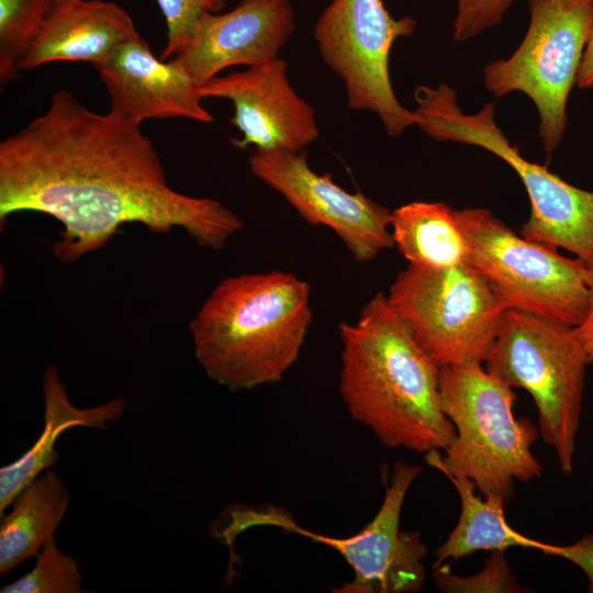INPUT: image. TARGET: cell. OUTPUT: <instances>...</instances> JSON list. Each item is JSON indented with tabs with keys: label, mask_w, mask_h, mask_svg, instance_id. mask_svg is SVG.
Returning <instances> with one entry per match:
<instances>
[{
	"label": "cell",
	"mask_w": 593,
	"mask_h": 593,
	"mask_svg": "<svg viewBox=\"0 0 593 593\" xmlns=\"http://www.w3.org/2000/svg\"><path fill=\"white\" fill-rule=\"evenodd\" d=\"M167 25V43L160 55L171 59L186 44L204 12H220L225 0H156Z\"/></svg>",
	"instance_id": "obj_24"
},
{
	"label": "cell",
	"mask_w": 593,
	"mask_h": 593,
	"mask_svg": "<svg viewBox=\"0 0 593 593\" xmlns=\"http://www.w3.org/2000/svg\"><path fill=\"white\" fill-rule=\"evenodd\" d=\"M138 36L130 13L116 2L55 4L19 68L29 70L53 61H87L97 68Z\"/></svg>",
	"instance_id": "obj_16"
},
{
	"label": "cell",
	"mask_w": 593,
	"mask_h": 593,
	"mask_svg": "<svg viewBox=\"0 0 593 593\" xmlns=\"http://www.w3.org/2000/svg\"><path fill=\"white\" fill-rule=\"evenodd\" d=\"M415 27L411 16L393 18L382 0H332L314 26L323 60L344 81L348 107L374 113L391 137L415 125L389 74L394 42Z\"/></svg>",
	"instance_id": "obj_11"
},
{
	"label": "cell",
	"mask_w": 593,
	"mask_h": 593,
	"mask_svg": "<svg viewBox=\"0 0 593 593\" xmlns=\"http://www.w3.org/2000/svg\"><path fill=\"white\" fill-rule=\"evenodd\" d=\"M439 399L456 437L445 456L426 461L444 474L470 479L484 497L508 503L515 481L539 478L542 467L532 452L539 430L514 415L513 388L486 371L483 362L439 368Z\"/></svg>",
	"instance_id": "obj_4"
},
{
	"label": "cell",
	"mask_w": 593,
	"mask_h": 593,
	"mask_svg": "<svg viewBox=\"0 0 593 593\" xmlns=\"http://www.w3.org/2000/svg\"><path fill=\"white\" fill-rule=\"evenodd\" d=\"M110 97V111L142 124L146 120L188 119L211 123L201 86L172 59L156 57L138 36L120 46L97 67Z\"/></svg>",
	"instance_id": "obj_15"
},
{
	"label": "cell",
	"mask_w": 593,
	"mask_h": 593,
	"mask_svg": "<svg viewBox=\"0 0 593 593\" xmlns=\"http://www.w3.org/2000/svg\"><path fill=\"white\" fill-rule=\"evenodd\" d=\"M588 283L590 289L589 306L583 321L575 326L589 362L593 361V266H588Z\"/></svg>",
	"instance_id": "obj_27"
},
{
	"label": "cell",
	"mask_w": 593,
	"mask_h": 593,
	"mask_svg": "<svg viewBox=\"0 0 593 593\" xmlns=\"http://www.w3.org/2000/svg\"><path fill=\"white\" fill-rule=\"evenodd\" d=\"M71 1H75V0H54V2H55L56 4L68 3V2H71Z\"/></svg>",
	"instance_id": "obj_29"
},
{
	"label": "cell",
	"mask_w": 593,
	"mask_h": 593,
	"mask_svg": "<svg viewBox=\"0 0 593 593\" xmlns=\"http://www.w3.org/2000/svg\"><path fill=\"white\" fill-rule=\"evenodd\" d=\"M254 176L279 192L309 224L332 230L355 260H373L393 247L391 211L362 192H348L329 172L318 175L305 152H257L249 156Z\"/></svg>",
	"instance_id": "obj_12"
},
{
	"label": "cell",
	"mask_w": 593,
	"mask_h": 593,
	"mask_svg": "<svg viewBox=\"0 0 593 593\" xmlns=\"http://www.w3.org/2000/svg\"><path fill=\"white\" fill-rule=\"evenodd\" d=\"M32 570L1 588V593H82V575L76 560L63 552L56 540L48 541L35 556Z\"/></svg>",
	"instance_id": "obj_22"
},
{
	"label": "cell",
	"mask_w": 593,
	"mask_h": 593,
	"mask_svg": "<svg viewBox=\"0 0 593 593\" xmlns=\"http://www.w3.org/2000/svg\"><path fill=\"white\" fill-rule=\"evenodd\" d=\"M542 552L567 559L579 567L589 580V591L593 592V533L572 545L546 544Z\"/></svg>",
	"instance_id": "obj_26"
},
{
	"label": "cell",
	"mask_w": 593,
	"mask_h": 593,
	"mask_svg": "<svg viewBox=\"0 0 593 593\" xmlns=\"http://www.w3.org/2000/svg\"><path fill=\"white\" fill-rule=\"evenodd\" d=\"M393 245L409 265L439 269L466 261L467 246L455 216L444 202L415 201L391 211Z\"/></svg>",
	"instance_id": "obj_20"
},
{
	"label": "cell",
	"mask_w": 593,
	"mask_h": 593,
	"mask_svg": "<svg viewBox=\"0 0 593 593\" xmlns=\"http://www.w3.org/2000/svg\"><path fill=\"white\" fill-rule=\"evenodd\" d=\"M422 468L398 462L385 482L383 502L365 528L346 538L310 532L298 525L284 510L267 506L251 508L232 506L215 526V535L232 547L244 530L256 526H273L322 542L344 557L354 571L351 581L337 593H407L417 592L425 581L424 559L427 548L416 532L400 530V514L410 486Z\"/></svg>",
	"instance_id": "obj_8"
},
{
	"label": "cell",
	"mask_w": 593,
	"mask_h": 593,
	"mask_svg": "<svg viewBox=\"0 0 593 593\" xmlns=\"http://www.w3.org/2000/svg\"><path fill=\"white\" fill-rule=\"evenodd\" d=\"M204 98L230 100L231 123L242 133L233 145L257 152H301L320 135L314 109L292 88L287 63L275 58L201 86Z\"/></svg>",
	"instance_id": "obj_13"
},
{
	"label": "cell",
	"mask_w": 593,
	"mask_h": 593,
	"mask_svg": "<svg viewBox=\"0 0 593 593\" xmlns=\"http://www.w3.org/2000/svg\"><path fill=\"white\" fill-rule=\"evenodd\" d=\"M466 262L491 286L506 309L578 326L590 298L588 266L558 249L517 235L490 210H455Z\"/></svg>",
	"instance_id": "obj_7"
},
{
	"label": "cell",
	"mask_w": 593,
	"mask_h": 593,
	"mask_svg": "<svg viewBox=\"0 0 593 593\" xmlns=\"http://www.w3.org/2000/svg\"><path fill=\"white\" fill-rule=\"evenodd\" d=\"M529 25L507 58L489 61L485 88L494 97L523 92L539 114V137L547 155L562 142L567 103L593 23V0H528Z\"/></svg>",
	"instance_id": "obj_9"
},
{
	"label": "cell",
	"mask_w": 593,
	"mask_h": 593,
	"mask_svg": "<svg viewBox=\"0 0 593 593\" xmlns=\"http://www.w3.org/2000/svg\"><path fill=\"white\" fill-rule=\"evenodd\" d=\"M294 27L291 0H240L226 13L204 12L171 59L202 86L228 67L278 58Z\"/></svg>",
	"instance_id": "obj_14"
},
{
	"label": "cell",
	"mask_w": 593,
	"mask_h": 593,
	"mask_svg": "<svg viewBox=\"0 0 593 593\" xmlns=\"http://www.w3.org/2000/svg\"><path fill=\"white\" fill-rule=\"evenodd\" d=\"M515 0H457L454 40L465 42L502 22Z\"/></svg>",
	"instance_id": "obj_25"
},
{
	"label": "cell",
	"mask_w": 593,
	"mask_h": 593,
	"mask_svg": "<svg viewBox=\"0 0 593 593\" xmlns=\"http://www.w3.org/2000/svg\"><path fill=\"white\" fill-rule=\"evenodd\" d=\"M575 86L583 90L593 89V23L577 76Z\"/></svg>",
	"instance_id": "obj_28"
},
{
	"label": "cell",
	"mask_w": 593,
	"mask_h": 593,
	"mask_svg": "<svg viewBox=\"0 0 593 593\" xmlns=\"http://www.w3.org/2000/svg\"><path fill=\"white\" fill-rule=\"evenodd\" d=\"M339 392L350 416L389 448L427 454L456 437L439 399V367L377 292L354 322L338 326Z\"/></svg>",
	"instance_id": "obj_2"
},
{
	"label": "cell",
	"mask_w": 593,
	"mask_h": 593,
	"mask_svg": "<svg viewBox=\"0 0 593 593\" xmlns=\"http://www.w3.org/2000/svg\"><path fill=\"white\" fill-rule=\"evenodd\" d=\"M313 320L311 288L288 271L224 278L189 324L198 363L215 383L253 390L282 380Z\"/></svg>",
	"instance_id": "obj_3"
},
{
	"label": "cell",
	"mask_w": 593,
	"mask_h": 593,
	"mask_svg": "<svg viewBox=\"0 0 593 593\" xmlns=\"http://www.w3.org/2000/svg\"><path fill=\"white\" fill-rule=\"evenodd\" d=\"M433 579L438 590L445 593H516L525 592L511 569L504 551H492L481 571L473 575H458L450 567L434 569Z\"/></svg>",
	"instance_id": "obj_23"
},
{
	"label": "cell",
	"mask_w": 593,
	"mask_h": 593,
	"mask_svg": "<svg viewBox=\"0 0 593 593\" xmlns=\"http://www.w3.org/2000/svg\"><path fill=\"white\" fill-rule=\"evenodd\" d=\"M19 212L60 223L52 250L63 264L103 248L125 224L158 234L182 228L214 251L244 226L220 201L171 188L141 124L94 112L67 90L0 143L1 225Z\"/></svg>",
	"instance_id": "obj_1"
},
{
	"label": "cell",
	"mask_w": 593,
	"mask_h": 593,
	"mask_svg": "<svg viewBox=\"0 0 593 593\" xmlns=\"http://www.w3.org/2000/svg\"><path fill=\"white\" fill-rule=\"evenodd\" d=\"M460 497L461 513L455 528L435 551L433 569L451 564L475 551H505L512 547L544 551L546 544L515 530L506 521L505 503L494 496L478 495L475 484L460 474H445Z\"/></svg>",
	"instance_id": "obj_19"
},
{
	"label": "cell",
	"mask_w": 593,
	"mask_h": 593,
	"mask_svg": "<svg viewBox=\"0 0 593 593\" xmlns=\"http://www.w3.org/2000/svg\"><path fill=\"white\" fill-rule=\"evenodd\" d=\"M388 301L419 347L439 367L483 362L506 306L469 264L426 269L409 265Z\"/></svg>",
	"instance_id": "obj_10"
},
{
	"label": "cell",
	"mask_w": 593,
	"mask_h": 593,
	"mask_svg": "<svg viewBox=\"0 0 593 593\" xmlns=\"http://www.w3.org/2000/svg\"><path fill=\"white\" fill-rule=\"evenodd\" d=\"M44 399V427L33 444L15 461L0 469V516L18 494L59 458L55 449L58 437L75 426L105 429L108 424L122 417L126 401L114 398L92 407H78L69 399L58 369L48 366L42 380Z\"/></svg>",
	"instance_id": "obj_17"
},
{
	"label": "cell",
	"mask_w": 593,
	"mask_h": 593,
	"mask_svg": "<svg viewBox=\"0 0 593 593\" xmlns=\"http://www.w3.org/2000/svg\"><path fill=\"white\" fill-rule=\"evenodd\" d=\"M54 0H0V82L15 80L20 61L30 49Z\"/></svg>",
	"instance_id": "obj_21"
},
{
	"label": "cell",
	"mask_w": 593,
	"mask_h": 593,
	"mask_svg": "<svg viewBox=\"0 0 593 593\" xmlns=\"http://www.w3.org/2000/svg\"><path fill=\"white\" fill-rule=\"evenodd\" d=\"M69 504L63 479L47 469L14 499L0 519V575L35 557L51 540Z\"/></svg>",
	"instance_id": "obj_18"
},
{
	"label": "cell",
	"mask_w": 593,
	"mask_h": 593,
	"mask_svg": "<svg viewBox=\"0 0 593 593\" xmlns=\"http://www.w3.org/2000/svg\"><path fill=\"white\" fill-rule=\"evenodd\" d=\"M483 363L506 385L532 395L539 433L562 473L571 474L590 363L575 327L506 309Z\"/></svg>",
	"instance_id": "obj_6"
},
{
	"label": "cell",
	"mask_w": 593,
	"mask_h": 593,
	"mask_svg": "<svg viewBox=\"0 0 593 593\" xmlns=\"http://www.w3.org/2000/svg\"><path fill=\"white\" fill-rule=\"evenodd\" d=\"M415 125L427 136L486 149L511 166L521 178L530 216L521 235L552 248H562L593 266V191L578 188L546 166L525 159L499 127L494 103L473 114L462 111L451 87L417 86L414 90Z\"/></svg>",
	"instance_id": "obj_5"
}]
</instances>
